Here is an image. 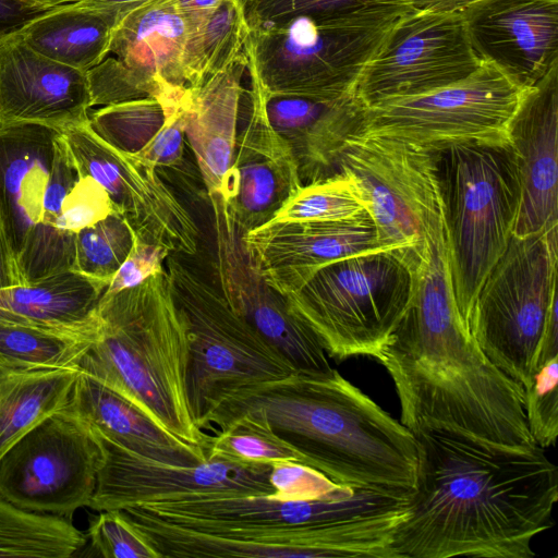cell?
Instances as JSON below:
<instances>
[{
	"label": "cell",
	"instance_id": "cell-7",
	"mask_svg": "<svg viewBox=\"0 0 558 558\" xmlns=\"http://www.w3.org/2000/svg\"><path fill=\"white\" fill-rule=\"evenodd\" d=\"M410 7L376 3L248 29L245 66L266 94L338 98L357 82Z\"/></svg>",
	"mask_w": 558,
	"mask_h": 558
},
{
	"label": "cell",
	"instance_id": "cell-4",
	"mask_svg": "<svg viewBox=\"0 0 558 558\" xmlns=\"http://www.w3.org/2000/svg\"><path fill=\"white\" fill-rule=\"evenodd\" d=\"M256 413L304 459L337 484L412 492L418 463L415 436L373 399L330 368L245 386L222 397L202 428L221 429Z\"/></svg>",
	"mask_w": 558,
	"mask_h": 558
},
{
	"label": "cell",
	"instance_id": "cell-33",
	"mask_svg": "<svg viewBox=\"0 0 558 558\" xmlns=\"http://www.w3.org/2000/svg\"><path fill=\"white\" fill-rule=\"evenodd\" d=\"M95 338L0 322V367L76 369V363Z\"/></svg>",
	"mask_w": 558,
	"mask_h": 558
},
{
	"label": "cell",
	"instance_id": "cell-5",
	"mask_svg": "<svg viewBox=\"0 0 558 558\" xmlns=\"http://www.w3.org/2000/svg\"><path fill=\"white\" fill-rule=\"evenodd\" d=\"M98 331L76 369L148 410L184 441L206 449L210 436L190 410V335L167 269L138 286L101 295Z\"/></svg>",
	"mask_w": 558,
	"mask_h": 558
},
{
	"label": "cell",
	"instance_id": "cell-41",
	"mask_svg": "<svg viewBox=\"0 0 558 558\" xmlns=\"http://www.w3.org/2000/svg\"><path fill=\"white\" fill-rule=\"evenodd\" d=\"M270 497L278 500L333 499L348 494L353 487L335 483L318 470L292 461L271 463Z\"/></svg>",
	"mask_w": 558,
	"mask_h": 558
},
{
	"label": "cell",
	"instance_id": "cell-47",
	"mask_svg": "<svg viewBox=\"0 0 558 558\" xmlns=\"http://www.w3.org/2000/svg\"><path fill=\"white\" fill-rule=\"evenodd\" d=\"M154 0H78L74 4L99 11L118 23L123 16L130 12L151 2Z\"/></svg>",
	"mask_w": 558,
	"mask_h": 558
},
{
	"label": "cell",
	"instance_id": "cell-42",
	"mask_svg": "<svg viewBox=\"0 0 558 558\" xmlns=\"http://www.w3.org/2000/svg\"><path fill=\"white\" fill-rule=\"evenodd\" d=\"M248 29L299 16H317L371 5V0H238Z\"/></svg>",
	"mask_w": 558,
	"mask_h": 558
},
{
	"label": "cell",
	"instance_id": "cell-35",
	"mask_svg": "<svg viewBox=\"0 0 558 558\" xmlns=\"http://www.w3.org/2000/svg\"><path fill=\"white\" fill-rule=\"evenodd\" d=\"M368 211L356 180L341 172L327 180L303 185L271 221H338Z\"/></svg>",
	"mask_w": 558,
	"mask_h": 558
},
{
	"label": "cell",
	"instance_id": "cell-14",
	"mask_svg": "<svg viewBox=\"0 0 558 558\" xmlns=\"http://www.w3.org/2000/svg\"><path fill=\"white\" fill-rule=\"evenodd\" d=\"M482 63L461 11L411 8L392 25L366 65L355 95L366 107L416 96L464 80Z\"/></svg>",
	"mask_w": 558,
	"mask_h": 558
},
{
	"label": "cell",
	"instance_id": "cell-11",
	"mask_svg": "<svg viewBox=\"0 0 558 558\" xmlns=\"http://www.w3.org/2000/svg\"><path fill=\"white\" fill-rule=\"evenodd\" d=\"M104 461L98 436L62 408L0 457V497L23 510L71 517L89 506Z\"/></svg>",
	"mask_w": 558,
	"mask_h": 558
},
{
	"label": "cell",
	"instance_id": "cell-18",
	"mask_svg": "<svg viewBox=\"0 0 558 558\" xmlns=\"http://www.w3.org/2000/svg\"><path fill=\"white\" fill-rule=\"evenodd\" d=\"M244 92L245 125L238 132L230 169L229 216L240 238L271 221L303 186L287 142L272 128L255 73Z\"/></svg>",
	"mask_w": 558,
	"mask_h": 558
},
{
	"label": "cell",
	"instance_id": "cell-46",
	"mask_svg": "<svg viewBox=\"0 0 558 558\" xmlns=\"http://www.w3.org/2000/svg\"><path fill=\"white\" fill-rule=\"evenodd\" d=\"M46 9L23 0H0V34L17 28Z\"/></svg>",
	"mask_w": 558,
	"mask_h": 558
},
{
	"label": "cell",
	"instance_id": "cell-13",
	"mask_svg": "<svg viewBox=\"0 0 558 558\" xmlns=\"http://www.w3.org/2000/svg\"><path fill=\"white\" fill-rule=\"evenodd\" d=\"M524 89L483 62L464 80L442 88L366 107L364 134L425 149L454 141L505 136Z\"/></svg>",
	"mask_w": 558,
	"mask_h": 558
},
{
	"label": "cell",
	"instance_id": "cell-25",
	"mask_svg": "<svg viewBox=\"0 0 558 558\" xmlns=\"http://www.w3.org/2000/svg\"><path fill=\"white\" fill-rule=\"evenodd\" d=\"M245 58L197 88H189L185 136L211 207H229L230 169L240 125Z\"/></svg>",
	"mask_w": 558,
	"mask_h": 558
},
{
	"label": "cell",
	"instance_id": "cell-2",
	"mask_svg": "<svg viewBox=\"0 0 558 558\" xmlns=\"http://www.w3.org/2000/svg\"><path fill=\"white\" fill-rule=\"evenodd\" d=\"M376 360L393 381L401 423L412 433L439 428L512 449L538 447L522 385L487 359L460 315L442 218L426 235L413 296Z\"/></svg>",
	"mask_w": 558,
	"mask_h": 558
},
{
	"label": "cell",
	"instance_id": "cell-15",
	"mask_svg": "<svg viewBox=\"0 0 558 558\" xmlns=\"http://www.w3.org/2000/svg\"><path fill=\"white\" fill-rule=\"evenodd\" d=\"M76 173L95 180L138 239L196 256L201 230L174 189L156 170L102 138L88 120L61 131Z\"/></svg>",
	"mask_w": 558,
	"mask_h": 558
},
{
	"label": "cell",
	"instance_id": "cell-10",
	"mask_svg": "<svg viewBox=\"0 0 558 558\" xmlns=\"http://www.w3.org/2000/svg\"><path fill=\"white\" fill-rule=\"evenodd\" d=\"M557 233L512 234L481 286L468 323L487 359L523 388L557 312Z\"/></svg>",
	"mask_w": 558,
	"mask_h": 558
},
{
	"label": "cell",
	"instance_id": "cell-17",
	"mask_svg": "<svg viewBox=\"0 0 558 558\" xmlns=\"http://www.w3.org/2000/svg\"><path fill=\"white\" fill-rule=\"evenodd\" d=\"M241 243L255 271L283 296L328 264L383 248L368 211L338 221H269Z\"/></svg>",
	"mask_w": 558,
	"mask_h": 558
},
{
	"label": "cell",
	"instance_id": "cell-24",
	"mask_svg": "<svg viewBox=\"0 0 558 558\" xmlns=\"http://www.w3.org/2000/svg\"><path fill=\"white\" fill-rule=\"evenodd\" d=\"M63 408L138 457L175 466L207 460L205 448L179 438L144 407L87 374L78 373Z\"/></svg>",
	"mask_w": 558,
	"mask_h": 558
},
{
	"label": "cell",
	"instance_id": "cell-22",
	"mask_svg": "<svg viewBox=\"0 0 558 558\" xmlns=\"http://www.w3.org/2000/svg\"><path fill=\"white\" fill-rule=\"evenodd\" d=\"M558 63L523 90L507 128L521 184L513 234L558 229Z\"/></svg>",
	"mask_w": 558,
	"mask_h": 558
},
{
	"label": "cell",
	"instance_id": "cell-37",
	"mask_svg": "<svg viewBox=\"0 0 558 558\" xmlns=\"http://www.w3.org/2000/svg\"><path fill=\"white\" fill-rule=\"evenodd\" d=\"M134 238L125 218L111 213L76 233L73 269L109 284L130 254Z\"/></svg>",
	"mask_w": 558,
	"mask_h": 558
},
{
	"label": "cell",
	"instance_id": "cell-19",
	"mask_svg": "<svg viewBox=\"0 0 558 558\" xmlns=\"http://www.w3.org/2000/svg\"><path fill=\"white\" fill-rule=\"evenodd\" d=\"M213 227L215 278L231 308L296 371L330 369L327 353L315 332L252 267L231 218L213 214Z\"/></svg>",
	"mask_w": 558,
	"mask_h": 558
},
{
	"label": "cell",
	"instance_id": "cell-43",
	"mask_svg": "<svg viewBox=\"0 0 558 558\" xmlns=\"http://www.w3.org/2000/svg\"><path fill=\"white\" fill-rule=\"evenodd\" d=\"M116 211L107 192L92 178L77 174L68 193L58 227L77 233Z\"/></svg>",
	"mask_w": 558,
	"mask_h": 558
},
{
	"label": "cell",
	"instance_id": "cell-6",
	"mask_svg": "<svg viewBox=\"0 0 558 558\" xmlns=\"http://www.w3.org/2000/svg\"><path fill=\"white\" fill-rule=\"evenodd\" d=\"M430 151L456 303L468 327L487 274L513 234L520 175L507 135L444 143Z\"/></svg>",
	"mask_w": 558,
	"mask_h": 558
},
{
	"label": "cell",
	"instance_id": "cell-21",
	"mask_svg": "<svg viewBox=\"0 0 558 558\" xmlns=\"http://www.w3.org/2000/svg\"><path fill=\"white\" fill-rule=\"evenodd\" d=\"M90 108L87 72L38 53L15 29L0 34V126L63 131L87 121Z\"/></svg>",
	"mask_w": 558,
	"mask_h": 558
},
{
	"label": "cell",
	"instance_id": "cell-29",
	"mask_svg": "<svg viewBox=\"0 0 558 558\" xmlns=\"http://www.w3.org/2000/svg\"><path fill=\"white\" fill-rule=\"evenodd\" d=\"M116 21L74 2L48 8L15 28L38 53L88 72L109 53Z\"/></svg>",
	"mask_w": 558,
	"mask_h": 558
},
{
	"label": "cell",
	"instance_id": "cell-9",
	"mask_svg": "<svg viewBox=\"0 0 558 558\" xmlns=\"http://www.w3.org/2000/svg\"><path fill=\"white\" fill-rule=\"evenodd\" d=\"M166 269L189 325L186 393L201 429L206 414L226 395L296 371L231 308L216 278L195 256L170 253Z\"/></svg>",
	"mask_w": 558,
	"mask_h": 558
},
{
	"label": "cell",
	"instance_id": "cell-31",
	"mask_svg": "<svg viewBox=\"0 0 558 558\" xmlns=\"http://www.w3.org/2000/svg\"><path fill=\"white\" fill-rule=\"evenodd\" d=\"M247 32L238 0H221L207 15L186 25L182 63L187 87L197 88L244 60Z\"/></svg>",
	"mask_w": 558,
	"mask_h": 558
},
{
	"label": "cell",
	"instance_id": "cell-34",
	"mask_svg": "<svg viewBox=\"0 0 558 558\" xmlns=\"http://www.w3.org/2000/svg\"><path fill=\"white\" fill-rule=\"evenodd\" d=\"M167 110L155 97L104 106L88 116L90 129L111 146L140 154L166 121Z\"/></svg>",
	"mask_w": 558,
	"mask_h": 558
},
{
	"label": "cell",
	"instance_id": "cell-39",
	"mask_svg": "<svg viewBox=\"0 0 558 558\" xmlns=\"http://www.w3.org/2000/svg\"><path fill=\"white\" fill-rule=\"evenodd\" d=\"M558 357L541 366L524 387V412L534 442L545 449L558 436Z\"/></svg>",
	"mask_w": 558,
	"mask_h": 558
},
{
	"label": "cell",
	"instance_id": "cell-40",
	"mask_svg": "<svg viewBox=\"0 0 558 558\" xmlns=\"http://www.w3.org/2000/svg\"><path fill=\"white\" fill-rule=\"evenodd\" d=\"M87 78L92 107L163 95L157 85L138 77L116 58L104 59L87 72Z\"/></svg>",
	"mask_w": 558,
	"mask_h": 558
},
{
	"label": "cell",
	"instance_id": "cell-16",
	"mask_svg": "<svg viewBox=\"0 0 558 558\" xmlns=\"http://www.w3.org/2000/svg\"><path fill=\"white\" fill-rule=\"evenodd\" d=\"M97 436L105 461L88 506L96 511L123 510L153 501L275 492L269 482L271 464L210 456L197 465L175 466L138 457Z\"/></svg>",
	"mask_w": 558,
	"mask_h": 558
},
{
	"label": "cell",
	"instance_id": "cell-36",
	"mask_svg": "<svg viewBox=\"0 0 558 558\" xmlns=\"http://www.w3.org/2000/svg\"><path fill=\"white\" fill-rule=\"evenodd\" d=\"M206 454L251 463L292 461L304 464L295 449L278 437L264 418L251 412L216 430V436H210Z\"/></svg>",
	"mask_w": 558,
	"mask_h": 558
},
{
	"label": "cell",
	"instance_id": "cell-32",
	"mask_svg": "<svg viewBox=\"0 0 558 558\" xmlns=\"http://www.w3.org/2000/svg\"><path fill=\"white\" fill-rule=\"evenodd\" d=\"M85 543L66 518L23 510L0 497V557L69 558Z\"/></svg>",
	"mask_w": 558,
	"mask_h": 558
},
{
	"label": "cell",
	"instance_id": "cell-27",
	"mask_svg": "<svg viewBox=\"0 0 558 558\" xmlns=\"http://www.w3.org/2000/svg\"><path fill=\"white\" fill-rule=\"evenodd\" d=\"M186 24L177 0H154L113 27L109 53L162 92L187 87L183 74Z\"/></svg>",
	"mask_w": 558,
	"mask_h": 558
},
{
	"label": "cell",
	"instance_id": "cell-38",
	"mask_svg": "<svg viewBox=\"0 0 558 558\" xmlns=\"http://www.w3.org/2000/svg\"><path fill=\"white\" fill-rule=\"evenodd\" d=\"M93 548L105 558H161L149 538L123 510H104L89 524Z\"/></svg>",
	"mask_w": 558,
	"mask_h": 558
},
{
	"label": "cell",
	"instance_id": "cell-12",
	"mask_svg": "<svg viewBox=\"0 0 558 558\" xmlns=\"http://www.w3.org/2000/svg\"><path fill=\"white\" fill-rule=\"evenodd\" d=\"M339 170L359 183L383 248L423 252L430 226L442 214L428 149L362 133L349 141Z\"/></svg>",
	"mask_w": 558,
	"mask_h": 558
},
{
	"label": "cell",
	"instance_id": "cell-28",
	"mask_svg": "<svg viewBox=\"0 0 558 558\" xmlns=\"http://www.w3.org/2000/svg\"><path fill=\"white\" fill-rule=\"evenodd\" d=\"M107 287L69 269L33 283L16 284L9 293L8 307L22 324L96 337L98 304Z\"/></svg>",
	"mask_w": 558,
	"mask_h": 558
},
{
	"label": "cell",
	"instance_id": "cell-49",
	"mask_svg": "<svg viewBox=\"0 0 558 558\" xmlns=\"http://www.w3.org/2000/svg\"><path fill=\"white\" fill-rule=\"evenodd\" d=\"M221 0H177L185 24H192L211 12Z\"/></svg>",
	"mask_w": 558,
	"mask_h": 558
},
{
	"label": "cell",
	"instance_id": "cell-45",
	"mask_svg": "<svg viewBox=\"0 0 558 558\" xmlns=\"http://www.w3.org/2000/svg\"><path fill=\"white\" fill-rule=\"evenodd\" d=\"M19 284L15 259L0 217V322L22 324L9 310L8 296Z\"/></svg>",
	"mask_w": 558,
	"mask_h": 558
},
{
	"label": "cell",
	"instance_id": "cell-23",
	"mask_svg": "<svg viewBox=\"0 0 558 558\" xmlns=\"http://www.w3.org/2000/svg\"><path fill=\"white\" fill-rule=\"evenodd\" d=\"M265 106L272 128L292 151L302 185L340 174L342 151L364 133L366 106L355 94L324 98L265 93Z\"/></svg>",
	"mask_w": 558,
	"mask_h": 558
},
{
	"label": "cell",
	"instance_id": "cell-8",
	"mask_svg": "<svg viewBox=\"0 0 558 558\" xmlns=\"http://www.w3.org/2000/svg\"><path fill=\"white\" fill-rule=\"evenodd\" d=\"M422 252L380 248L319 268L283 296L336 360L377 359L413 296Z\"/></svg>",
	"mask_w": 558,
	"mask_h": 558
},
{
	"label": "cell",
	"instance_id": "cell-50",
	"mask_svg": "<svg viewBox=\"0 0 558 558\" xmlns=\"http://www.w3.org/2000/svg\"><path fill=\"white\" fill-rule=\"evenodd\" d=\"M23 1L39 4L45 8H52V7H56L59 4L75 2L78 0H23Z\"/></svg>",
	"mask_w": 558,
	"mask_h": 558
},
{
	"label": "cell",
	"instance_id": "cell-26",
	"mask_svg": "<svg viewBox=\"0 0 558 558\" xmlns=\"http://www.w3.org/2000/svg\"><path fill=\"white\" fill-rule=\"evenodd\" d=\"M60 133L37 123L0 126V217L14 259L41 218Z\"/></svg>",
	"mask_w": 558,
	"mask_h": 558
},
{
	"label": "cell",
	"instance_id": "cell-1",
	"mask_svg": "<svg viewBox=\"0 0 558 558\" xmlns=\"http://www.w3.org/2000/svg\"><path fill=\"white\" fill-rule=\"evenodd\" d=\"M416 480L395 558H532L553 525L558 470L544 449H512L448 429L413 433Z\"/></svg>",
	"mask_w": 558,
	"mask_h": 558
},
{
	"label": "cell",
	"instance_id": "cell-3",
	"mask_svg": "<svg viewBox=\"0 0 558 558\" xmlns=\"http://www.w3.org/2000/svg\"><path fill=\"white\" fill-rule=\"evenodd\" d=\"M409 496L359 487L333 499L186 498L133 506L130 518L161 558H381Z\"/></svg>",
	"mask_w": 558,
	"mask_h": 558
},
{
	"label": "cell",
	"instance_id": "cell-30",
	"mask_svg": "<svg viewBox=\"0 0 558 558\" xmlns=\"http://www.w3.org/2000/svg\"><path fill=\"white\" fill-rule=\"evenodd\" d=\"M78 373L73 368L0 367V457L25 433L64 407Z\"/></svg>",
	"mask_w": 558,
	"mask_h": 558
},
{
	"label": "cell",
	"instance_id": "cell-20",
	"mask_svg": "<svg viewBox=\"0 0 558 558\" xmlns=\"http://www.w3.org/2000/svg\"><path fill=\"white\" fill-rule=\"evenodd\" d=\"M461 14L481 60L520 87L558 63V0H482Z\"/></svg>",
	"mask_w": 558,
	"mask_h": 558
},
{
	"label": "cell",
	"instance_id": "cell-48",
	"mask_svg": "<svg viewBox=\"0 0 558 558\" xmlns=\"http://www.w3.org/2000/svg\"><path fill=\"white\" fill-rule=\"evenodd\" d=\"M482 0H371L372 4L391 3L430 12H454Z\"/></svg>",
	"mask_w": 558,
	"mask_h": 558
},
{
	"label": "cell",
	"instance_id": "cell-44",
	"mask_svg": "<svg viewBox=\"0 0 558 558\" xmlns=\"http://www.w3.org/2000/svg\"><path fill=\"white\" fill-rule=\"evenodd\" d=\"M169 254L167 248L135 236L130 254L111 279L104 295L138 286L150 276L162 271Z\"/></svg>",
	"mask_w": 558,
	"mask_h": 558
}]
</instances>
